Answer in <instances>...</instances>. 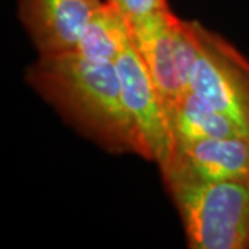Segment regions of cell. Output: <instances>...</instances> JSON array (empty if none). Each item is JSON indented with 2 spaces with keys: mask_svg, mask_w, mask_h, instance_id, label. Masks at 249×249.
Returning <instances> with one entry per match:
<instances>
[{
  "mask_svg": "<svg viewBox=\"0 0 249 249\" xmlns=\"http://www.w3.org/2000/svg\"><path fill=\"white\" fill-rule=\"evenodd\" d=\"M175 17L176 16L169 10L130 25L133 46L140 54L160 94L172 130L178 100L183 94L172 42V25Z\"/></svg>",
  "mask_w": 249,
  "mask_h": 249,
  "instance_id": "obj_7",
  "label": "cell"
},
{
  "mask_svg": "<svg viewBox=\"0 0 249 249\" xmlns=\"http://www.w3.org/2000/svg\"><path fill=\"white\" fill-rule=\"evenodd\" d=\"M198 57L190 90L249 134V60L196 21Z\"/></svg>",
  "mask_w": 249,
  "mask_h": 249,
  "instance_id": "obj_3",
  "label": "cell"
},
{
  "mask_svg": "<svg viewBox=\"0 0 249 249\" xmlns=\"http://www.w3.org/2000/svg\"><path fill=\"white\" fill-rule=\"evenodd\" d=\"M175 144L199 142L205 139L248 137L249 134L229 116L188 90L178 100L173 121ZM175 145V148H176Z\"/></svg>",
  "mask_w": 249,
  "mask_h": 249,
  "instance_id": "obj_8",
  "label": "cell"
},
{
  "mask_svg": "<svg viewBox=\"0 0 249 249\" xmlns=\"http://www.w3.org/2000/svg\"><path fill=\"white\" fill-rule=\"evenodd\" d=\"M28 85L88 139L111 154H136L115 64L93 62L75 52L39 55L27 68Z\"/></svg>",
  "mask_w": 249,
  "mask_h": 249,
  "instance_id": "obj_1",
  "label": "cell"
},
{
  "mask_svg": "<svg viewBox=\"0 0 249 249\" xmlns=\"http://www.w3.org/2000/svg\"><path fill=\"white\" fill-rule=\"evenodd\" d=\"M124 111L132 124L136 154L163 168L175 151V136L160 94L133 42L115 61Z\"/></svg>",
  "mask_w": 249,
  "mask_h": 249,
  "instance_id": "obj_4",
  "label": "cell"
},
{
  "mask_svg": "<svg viewBox=\"0 0 249 249\" xmlns=\"http://www.w3.org/2000/svg\"><path fill=\"white\" fill-rule=\"evenodd\" d=\"M160 175L163 180H249V139L222 137L178 144Z\"/></svg>",
  "mask_w": 249,
  "mask_h": 249,
  "instance_id": "obj_6",
  "label": "cell"
},
{
  "mask_svg": "<svg viewBox=\"0 0 249 249\" xmlns=\"http://www.w3.org/2000/svg\"><path fill=\"white\" fill-rule=\"evenodd\" d=\"M172 42H173V53H175L178 80L184 94L190 90L191 73L198 57L196 21H186L175 17L172 25Z\"/></svg>",
  "mask_w": 249,
  "mask_h": 249,
  "instance_id": "obj_10",
  "label": "cell"
},
{
  "mask_svg": "<svg viewBox=\"0 0 249 249\" xmlns=\"http://www.w3.org/2000/svg\"><path fill=\"white\" fill-rule=\"evenodd\" d=\"M104 0H17L18 18L39 55L73 52Z\"/></svg>",
  "mask_w": 249,
  "mask_h": 249,
  "instance_id": "obj_5",
  "label": "cell"
},
{
  "mask_svg": "<svg viewBox=\"0 0 249 249\" xmlns=\"http://www.w3.org/2000/svg\"><path fill=\"white\" fill-rule=\"evenodd\" d=\"M193 249L249 248V180H163Z\"/></svg>",
  "mask_w": 249,
  "mask_h": 249,
  "instance_id": "obj_2",
  "label": "cell"
},
{
  "mask_svg": "<svg viewBox=\"0 0 249 249\" xmlns=\"http://www.w3.org/2000/svg\"><path fill=\"white\" fill-rule=\"evenodd\" d=\"M130 39L132 32L127 19L104 0V4L83 29L73 52L89 61L115 64Z\"/></svg>",
  "mask_w": 249,
  "mask_h": 249,
  "instance_id": "obj_9",
  "label": "cell"
},
{
  "mask_svg": "<svg viewBox=\"0 0 249 249\" xmlns=\"http://www.w3.org/2000/svg\"><path fill=\"white\" fill-rule=\"evenodd\" d=\"M124 16L129 25L142 22L147 18L169 11L168 0H106Z\"/></svg>",
  "mask_w": 249,
  "mask_h": 249,
  "instance_id": "obj_11",
  "label": "cell"
}]
</instances>
